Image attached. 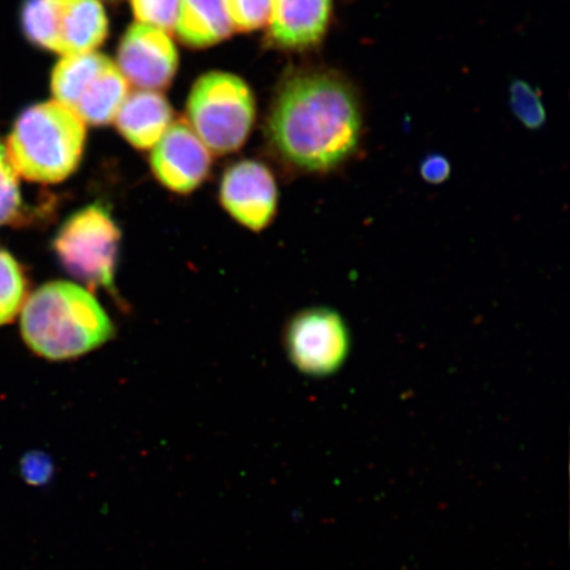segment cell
I'll return each instance as SVG.
<instances>
[{
  "label": "cell",
  "instance_id": "30bf717a",
  "mask_svg": "<svg viewBox=\"0 0 570 570\" xmlns=\"http://www.w3.org/2000/svg\"><path fill=\"white\" fill-rule=\"evenodd\" d=\"M117 67L138 89H166L178 68L175 42L160 28L135 23L120 40Z\"/></svg>",
  "mask_w": 570,
  "mask_h": 570
},
{
  "label": "cell",
  "instance_id": "7c38bea8",
  "mask_svg": "<svg viewBox=\"0 0 570 570\" xmlns=\"http://www.w3.org/2000/svg\"><path fill=\"white\" fill-rule=\"evenodd\" d=\"M331 17L332 0H273L269 39L284 49L316 46L324 38Z\"/></svg>",
  "mask_w": 570,
  "mask_h": 570
},
{
  "label": "cell",
  "instance_id": "d6986e66",
  "mask_svg": "<svg viewBox=\"0 0 570 570\" xmlns=\"http://www.w3.org/2000/svg\"><path fill=\"white\" fill-rule=\"evenodd\" d=\"M180 0H131L135 18L139 23L174 31Z\"/></svg>",
  "mask_w": 570,
  "mask_h": 570
},
{
  "label": "cell",
  "instance_id": "5b68a950",
  "mask_svg": "<svg viewBox=\"0 0 570 570\" xmlns=\"http://www.w3.org/2000/svg\"><path fill=\"white\" fill-rule=\"evenodd\" d=\"M52 92L85 125L104 126L116 119L130 91L117 63L95 51L63 56L53 69Z\"/></svg>",
  "mask_w": 570,
  "mask_h": 570
},
{
  "label": "cell",
  "instance_id": "8992f818",
  "mask_svg": "<svg viewBox=\"0 0 570 570\" xmlns=\"http://www.w3.org/2000/svg\"><path fill=\"white\" fill-rule=\"evenodd\" d=\"M119 227L101 204L71 214L53 240L57 258L76 279L91 288L111 289L116 275Z\"/></svg>",
  "mask_w": 570,
  "mask_h": 570
},
{
  "label": "cell",
  "instance_id": "9a60e30c",
  "mask_svg": "<svg viewBox=\"0 0 570 570\" xmlns=\"http://www.w3.org/2000/svg\"><path fill=\"white\" fill-rule=\"evenodd\" d=\"M26 279L18 262L0 249V325L10 323L24 303Z\"/></svg>",
  "mask_w": 570,
  "mask_h": 570
},
{
  "label": "cell",
  "instance_id": "ac0fdd59",
  "mask_svg": "<svg viewBox=\"0 0 570 570\" xmlns=\"http://www.w3.org/2000/svg\"><path fill=\"white\" fill-rule=\"evenodd\" d=\"M510 104L515 116L525 127L539 128L544 125V106L531 85L523 81L512 83Z\"/></svg>",
  "mask_w": 570,
  "mask_h": 570
},
{
  "label": "cell",
  "instance_id": "5bb4252c",
  "mask_svg": "<svg viewBox=\"0 0 570 570\" xmlns=\"http://www.w3.org/2000/svg\"><path fill=\"white\" fill-rule=\"evenodd\" d=\"M225 0H180L174 31L184 45L205 48L232 35Z\"/></svg>",
  "mask_w": 570,
  "mask_h": 570
},
{
  "label": "cell",
  "instance_id": "4fadbf2b",
  "mask_svg": "<svg viewBox=\"0 0 570 570\" xmlns=\"http://www.w3.org/2000/svg\"><path fill=\"white\" fill-rule=\"evenodd\" d=\"M174 110L159 91L128 92L116 116L117 127L131 146L151 149L173 124Z\"/></svg>",
  "mask_w": 570,
  "mask_h": 570
},
{
  "label": "cell",
  "instance_id": "277c9868",
  "mask_svg": "<svg viewBox=\"0 0 570 570\" xmlns=\"http://www.w3.org/2000/svg\"><path fill=\"white\" fill-rule=\"evenodd\" d=\"M188 124L209 151L226 155L245 145L255 120L252 90L238 76L210 71L190 90Z\"/></svg>",
  "mask_w": 570,
  "mask_h": 570
},
{
  "label": "cell",
  "instance_id": "9c48e42d",
  "mask_svg": "<svg viewBox=\"0 0 570 570\" xmlns=\"http://www.w3.org/2000/svg\"><path fill=\"white\" fill-rule=\"evenodd\" d=\"M220 204L238 224L262 232L273 223L279 190L273 173L259 161L244 160L227 168L219 188Z\"/></svg>",
  "mask_w": 570,
  "mask_h": 570
},
{
  "label": "cell",
  "instance_id": "e0dca14e",
  "mask_svg": "<svg viewBox=\"0 0 570 570\" xmlns=\"http://www.w3.org/2000/svg\"><path fill=\"white\" fill-rule=\"evenodd\" d=\"M20 208L18 174L12 167L2 141H0V225L16 218Z\"/></svg>",
  "mask_w": 570,
  "mask_h": 570
},
{
  "label": "cell",
  "instance_id": "ba28073f",
  "mask_svg": "<svg viewBox=\"0 0 570 570\" xmlns=\"http://www.w3.org/2000/svg\"><path fill=\"white\" fill-rule=\"evenodd\" d=\"M285 348L298 372L312 377L332 376L344 367L352 351L351 330L337 311L318 306L289 321Z\"/></svg>",
  "mask_w": 570,
  "mask_h": 570
},
{
  "label": "cell",
  "instance_id": "6da1fadb",
  "mask_svg": "<svg viewBox=\"0 0 570 570\" xmlns=\"http://www.w3.org/2000/svg\"><path fill=\"white\" fill-rule=\"evenodd\" d=\"M362 118L354 91L338 76L308 71L283 85L267 132L276 153L304 173H330L355 153Z\"/></svg>",
  "mask_w": 570,
  "mask_h": 570
},
{
  "label": "cell",
  "instance_id": "8fae6325",
  "mask_svg": "<svg viewBox=\"0 0 570 570\" xmlns=\"http://www.w3.org/2000/svg\"><path fill=\"white\" fill-rule=\"evenodd\" d=\"M210 151L185 120L170 124L153 147L151 168L160 184L175 194L196 190L209 175Z\"/></svg>",
  "mask_w": 570,
  "mask_h": 570
},
{
  "label": "cell",
  "instance_id": "3957f363",
  "mask_svg": "<svg viewBox=\"0 0 570 570\" xmlns=\"http://www.w3.org/2000/svg\"><path fill=\"white\" fill-rule=\"evenodd\" d=\"M87 125L68 107L49 101L21 112L7 145L17 174L27 180L57 184L80 166Z\"/></svg>",
  "mask_w": 570,
  "mask_h": 570
},
{
  "label": "cell",
  "instance_id": "ffe728a7",
  "mask_svg": "<svg viewBox=\"0 0 570 570\" xmlns=\"http://www.w3.org/2000/svg\"><path fill=\"white\" fill-rule=\"evenodd\" d=\"M451 173V163L441 155L428 156V158L423 160L422 166H420V174H422L424 180L430 184L446 181Z\"/></svg>",
  "mask_w": 570,
  "mask_h": 570
},
{
  "label": "cell",
  "instance_id": "7a4b0ae2",
  "mask_svg": "<svg viewBox=\"0 0 570 570\" xmlns=\"http://www.w3.org/2000/svg\"><path fill=\"white\" fill-rule=\"evenodd\" d=\"M27 345L47 360L77 358L114 336V325L88 289L52 282L36 289L21 313Z\"/></svg>",
  "mask_w": 570,
  "mask_h": 570
},
{
  "label": "cell",
  "instance_id": "52a82bcc",
  "mask_svg": "<svg viewBox=\"0 0 570 570\" xmlns=\"http://www.w3.org/2000/svg\"><path fill=\"white\" fill-rule=\"evenodd\" d=\"M21 21L33 45L62 56L95 52L109 33L99 0H26Z\"/></svg>",
  "mask_w": 570,
  "mask_h": 570
},
{
  "label": "cell",
  "instance_id": "2e32d148",
  "mask_svg": "<svg viewBox=\"0 0 570 570\" xmlns=\"http://www.w3.org/2000/svg\"><path fill=\"white\" fill-rule=\"evenodd\" d=\"M273 0H225L234 30L249 32L268 24Z\"/></svg>",
  "mask_w": 570,
  "mask_h": 570
}]
</instances>
